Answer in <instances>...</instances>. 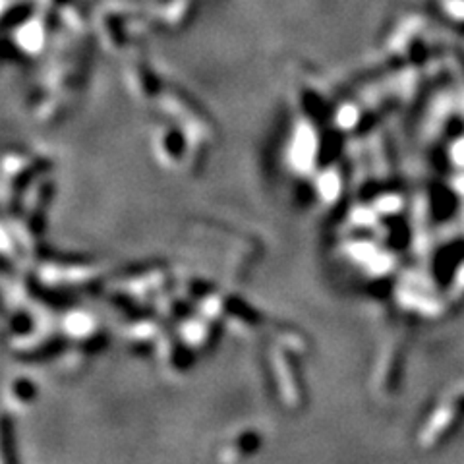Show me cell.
<instances>
[{"label":"cell","instance_id":"6da1fadb","mask_svg":"<svg viewBox=\"0 0 464 464\" xmlns=\"http://www.w3.org/2000/svg\"><path fill=\"white\" fill-rule=\"evenodd\" d=\"M294 163L298 168H308L312 165L313 157V136L308 128H300L298 130L296 141H294Z\"/></svg>","mask_w":464,"mask_h":464},{"label":"cell","instance_id":"7a4b0ae2","mask_svg":"<svg viewBox=\"0 0 464 464\" xmlns=\"http://www.w3.org/2000/svg\"><path fill=\"white\" fill-rule=\"evenodd\" d=\"M321 192H323V196L325 197H335L337 196V192H339V180H337V176L335 174H325L323 178H321Z\"/></svg>","mask_w":464,"mask_h":464},{"label":"cell","instance_id":"3957f363","mask_svg":"<svg viewBox=\"0 0 464 464\" xmlns=\"http://www.w3.org/2000/svg\"><path fill=\"white\" fill-rule=\"evenodd\" d=\"M68 327L74 333H83L87 327H89V321H87L86 315H72L68 319Z\"/></svg>","mask_w":464,"mask_h":464},{"label":"cell","instance_id":"277c9868","mask_svg":"<svg viewBox=\"0 0 464 464\" xmlns=\"http://www.w3.org/2000/svg\"><path fill=\"white\" fill-rule=\"evenodd\" d=\"M356 118V112L352 109H344L341 112V116H339V120H341V122H344L348 126V124L352 122V120H354Z\"/></svg>","mask_w":464,"mask_h":464}]
</instances>
